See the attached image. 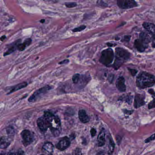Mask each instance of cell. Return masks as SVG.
<instances>
[{"label": "cell", "mask_w": 155, "mask_h": 155, "mask_svg": "<svg viewBox=\"0 0 155 155\" xmlns=\"http://www.w3.org/2000/svg\"><path fill=\"white\" fill-rule=\"evenodd\" d=\"M114 57V51L112 48H109L102 51L99 61L104 65L108 66L113 62Z\"/></svg>", "instance_id": "cell-4"}, {"label": "cell", "mask_w": 155, "mask_h": 155, "mask_svg": "<svg viewBox=\"0 0 155 155\" xmlns=\"http://www.w3.org/2000/svg\"><path fill=\"white\" fill-rule=\"evenodd\" d=\"M50 128L54 136H59L61 131V123L60 119L57 116L53 115L52 116Z\"/></svg>", "instance_id": "cell-6"}, {"label": "cell", "mask_w": 155, "mask_h": 155, "mask_svg": "<svg viewBox=\"0 0 155 155\" xmlns=\"http://www.w3.org/2000/svg\"><path fill=\"white\" fill-rule=\"evenodd\" d=\"M107 45L109 47H112V46H114V45H113L112 43H107Z\"/></svg>", "instance_id": "cell-41"}, {"label": "cell", "mask_w": 155, "mask_h": 155, "mask_svg": "<svg viewBox=\"0 0 155 155\" xmlns=\"http://www.w3.org/2000/svg\"><path fill=\"white\" fill-rule=\"evenodd\" d=\"M52 89V87L49 85L45 86L37 90L30 96L28 101L30 102H33L39 99L41 96L45 94L48 92Z\"/></svg>", "instance_id": "cell-5"}, {"label": "cell", "mask_w": 155, "mask_h": 155, "mask_svg": "<svg viewBox=\"0 0 155 155\" xmlns=\"http://www.w3.org/2000/svg\"><path fill=\"white\" fill-rule=\"evenodd\" d=\"M109 151L108 154L112 155L114 152V149L115 147V144L114 143L113 139L111 136H109Z\"/></svg>", "instance_id": "cell-21"}, {"label": "cell", "mask_w": 155, "mask_h": 155, "mask_svg": "<svg viewBox=\"0 0 155 155\" xmlns=\"http://www.w3.org/2000/svg\"><path fill=\"white\" fill-rule=\"evenodd\" d=\"M27 47L26 44L24 43H19L18 45H17V49L18 51H23Z\"/></svg>", "instance_id": "cell-26"}, {"label": "cell", "mask_w": 155, "mask_h": 155, "mask_svg": "<svg viewBox=\"0 0 155 155\" xmlns=\"http://www.w3.org/2000/svg\"><path fill=\"white\" fill-rule=\"evenodd\" d=\"M6 38V35H2V37H1V41H3Z\"/></svg>", "instance_id": "cell-40"}, {"label": "cell", "mask_w": 155, "mask_h": 155, "mask_svg": "<svg viewBox=\"0 0 155 155\" xmlns=\"http://www.w3.org/2000/svg\"><path fill=\"white\" fill-rule=\"evenodd\" d=\"M42 150L48 155H52L54 151V146L51 142H46L43 146Z\"/></svg>", "instance_id": "cell-14"}, {"label": "cell", "mask_w": 155, "mask_h": 155, "mask_svg": "<svg viewBox=\"0 0 155 155\" xmlns=\"http://www.w3.org/2000/svg\"><path fill=\"white\" fill-rule=\"evenodd\" d=\"M70 144L71 142L69 138L67 136H65L57 143L56 147L60 151H64L70 146Z\"/></svg>", "instance_id": "cell-10"}, {"label": "cell", "mask_w": 155, "mask_h": 155, "mask_svg": "<svg viewBox=\"0 0 155 155\" xmlns=\"http://www.w3.org/2000/svg\"><path fill=\"white\" fill-rule=\"evenodd\" d=\"M80 78H81V75L79 74H75L73 75L72 78V82L74 84H78L79 82L80 81Z\"/></svg>", "instance_id": "cell-23"}, {"label": "cell", "mask_w": 155, "mask_h": 155, "mask_svg": "<svg viewBox=\"0 0 155 155\" xmlns=\"http://www.w3.org/2000/svg\"><path fill=\"white\" fill-rule=\"evenodd\" d=\"M21 137L23 139V143L25 146L29 145L32 143L33 136L31 132L28 130H24L21 132Z\"/></svg>", "instance_id": "cell-9"}, {"label": "cell", "mask_w": 155, "mask_h": 155, "mask_svg": "<svg viewBox=\"0 0 155 155\" xmlns=\"http://www.w3.org/2000/svg\"><path fill=\"white\" fill-rule=\"evenodd\" d=\"M28 83L27 82H23L22 83H20L19 84L13 87H12L11 90H10L8 94L13 93V92H16L18 90H21V89L24 88L27 86Z\"/></svg>", "instance_id": "cell-20"}, {"label": "cell", "mask_w": 155, "mask_h": 155, "mask_svg": "<svg viewBox=\"0 0 155 155\" xmlns=\"http://www.w3.org/2000/svg\"><path fill=\"white\" fill-rule=\"evenodd\" d=\"M142 26L152 35V47L155 48V25L150 22H145L143 23Z\"/></svg>", "instance_id": "cell-8"}, {"label": "cell", "mask_w": 155, "mask_h": 155, "mask_svg": "<svg viewBox=\"0 0 155 155\" xmlns=\"http://www.w3.org/2000/svg\"><path fill=\"white\" fill-rule=\"evenodd\" d=\"M43 155V154H42V155Z\"/></svg>", "instance_id": "cell-43"}, {"label": "cell", "mask_w": 155, "mask_h": 155, "mask_svg": "<svg viewBox=\"0 0 155 155\" xmlns=\"http://www.w3.org/2000/svg\"><path fill=\"white\" fill-rule=\"evenodd\" d=\"M69 62V60L68 59H65V60L61 61L60 62H59V64H66Z\"/></svg>", "instance_id": "cell-35"}, {"label": "cell", "mask_w": 155, "mask_h": 155, "mask_svg": "<svg viewBox=\"0 0 155 155\" xmlns=\"http://www.w3.org/2000/svg\"><path fill=\"white\" fill-rule=\"evenodd\" d=\"M113 78H114V75H113L111 74L109 75L108 80L109 81V82L112 83L113 80Z\"/></svg>", "instance_id": "cell-37"}, {"label": "cell", "mask_w": 155, "mask_h": 155, "mask_svg": "<svg viewBox=\"0 0 155 155\" xmlns=\"http://www.w3.org/2000/svg\"><path fill=\"white\" fill-rule=\"evenodd\" d=\"M133 96L131 95H127L121 96L118 99V101H125L126 103L129 104H131L132 102Z\"/></svg>", "instance_id": "cell-22"}, {"label": "cell", "mask_w": 155, "mask_h": 155, "mask_svg": "<svg viewBox=\"0 0 155 155\" xmlns=\"http://www.w3.org/2000/svg\"><path fill=\"white\" fill-rule=\"evenodd\" d=\"M53 115L50 112H45L43 116L38 119L37 124L41 131H45L51 127V120Z\"/></svg>", "instance_id": "cell-3"}, {"label": "cell", "mask_w": 155, "mask_h": 155, "mask_svg": "<svg viewBox=\"0 0 155 155\" xmlns=\"http://www.w3.org/2000/svg\"><path fill=\"white\" fill-rule=\"evenodd\" d=\"M78 116L79 119L82 123H88L89 122V117L84 110H80L79 111Z\"/></svg>", "instance_id": "cell-16"}, {"label": "cell", "mask_w": 155, "mask_h": 155, "mask_svg": "<svg viewBox=\"0 0 155 155\" xmlns=\"http://www.w3.org/2000/svg\"><path fill=\"white\" fill-rule=\"evenodd\" d=\"M65 5L67 8H71L77 7V4L75 2H67H67L65 3Z\"/></svg>", "instance_id": "cell-27"}, {"label": "cell", "mask_w": 155, "mask_h": 155, "mask_svg": "<svg viewBox=\"0 0 155 155\" xmlns=\"http://www.w3.org/2000/svg\"><path fill=\"white\" fill-rule=\"evenodd\" d=\"M123 112L126 115H131L132 113H133V110H127V109H124L123 110Z\"/></svg>", "instance_id": "cell-33"}, {"label": "cell", "mask_w": 155, "mask_h": 155, "mask_svg": "<svg viewBox=\"0 0 155 155\" xmlns=\"http://www.w3.org/2000/svg\"><path fill=\"white\" fill-rule=\"evenodd\" d=\"M117 4L120 8L123 9H130L138 6L137 2L133 0H118Z\"/></svg>", "instance_id": "cell-7"}, {"label": "cell", "mask_w": 155, "mask_h": 155, "mask_svg": "<svg viewBox=\"0 0 155 155\" xmlns=\"http://www.w3.org/2000/svg\"><path fill=\"white\" fill-rule=\"evenodd\" d=\"M148 107L149 109L155 108V99H154L152 101H151V102L149 103Z\"/></svg>", "instance_id": "cell-29"}, {"label": "cell", "mask_w": 155, "mask_h": 155, "mask_svg": "<svg viewBox=\"0 0 155 155\" xmlns=\"http://www.w3.org/2000/svg\"><path fill=\"white\" fill-rule=\"evenodd\" d=\"M96 131L95 129L92 128L91 130V135H92V137L95 136L96 135Z\"/></svg>", "instance_id": "cell-34"}, {"label": "cell", "mask_w": 155, "mask_h": 155, "mask_svg": "<svg viewBox=\"0 0 155 155\" xmlns=\"http://www.w3.org/2000/svg\"><path fill=\"white\" fill-rule=\"evenodd\" d=\"M131 57V53L127 50L121 47L116 49L115 60L112 67L115 70H118L123 64L126 61Z\"/></svg>", "instance_id": "cell-2"}, {"label": "cell", "mask_w": 155, "mask_h": 155, "mask_svg": "<svg viewBox=\"0 0 155 155\" xmlns=\"http://www.w3.org/2000/svg\"><path fill=\"white\" fill-rule=\"evenodd\" d=\"M148 45L144 43L141 39H138L134 41V47L139 52H142L147 48Z\"/></svg>", "instance_id": "cell-12"}, {"label": "cell", "mask_w": 155, "mask_h": 155, "mask_svg": "<svg viewBox=\"0 0 155 155\" xmlns=\"http://www.w3.org/2000/svg\"><path fill=\"white\" fill-rule=\"evenodd\" d=\"M128 70L130 71V72H131V74H132V75L133 77L135 76V75H136V74H137V73H138V70H136V69L128 68Z\"/></svg>", "instance_id": "cell-30"}, {"label": "cell", "mask_w": 155, "mask_h": 155, "mask_svg": "<svg viewBox=\"0 0 155 155\" xmlns=\"http://www.w3.org/2000/svg\"><path fill=\"white\" fill-rule=\"evenodd\" d=\"M136 84L140 89L152 87L155 84V76L148 72L142 71L136 77Z\"/></svg>", "instance_id": "cell-1"}, {"label": "cell", "mask_w": 155, "mask_h": 155, "mask_svg": "<svg viewBox=\"0 0 155 155\" xmlns=\"http://www.w3.org/2000/svg\"><path fill=\"white\" fill-rule=\"evenodd\" d=\"M32 42V40L31 38H27V39L25 40L24 41V43L26 44V46L27 47H28L29 45H31V44Z\"/></svg>", "instance_id": "cell-32"}, {"label": "cell", "mask_w": 155, "mask_h": 155, "mask_svg": "<svg viewBox=\"0 0 155 155\" xmlns=\"http://www.w3.org/2000/svg\"><path fill=\"white\" fill-rule=\"evenodd\" d=\"M40 22L41 23H44L45 21V20L44 19H41V20H40Z\"/></svg>", "instance_id": "cell-42"}, {"label": "cell", "mask_w": 155, "mask_h": 155, "mask_svg": "<svg viewBox=\"0 0 155 155\" xmlns=\"http://www.w3.org/2000/svg\"><path fill=\"white\" fill-rule=\"evenodd\" d=\"M130 38H131V36H130V35H125V36H124V38H123V41H130Z\"/></svg>", "instance_id": "cell-36"}, {"label": "cell", "mask_w": 155, "mask_h": 155, "mask_svg": "<svg viewBox=\"0 0 155 155\" xmlns=\"http://www.w3.org/2000/svg\"><path fill=\"white\" fill-rule=\"evenodd\" d=\"M116 86L121 92H125L126 91L125 80L123 77H120L116 81Z\"/></svg>", "instance_id": "cell-13"}, {"label": "cell", "mask_w": 155, "mask_h": 155, "mask_svg": "<svg viewBox=\"0 0 155 155\" xmlns=\"http://www.w3.org/2000/svg\"><path fill=\"white\" fill-rule=\"evenodd\" d=\"M148 92L150 94L152 95L155 96V92L153 89H149V90H148Z\"/></svg>", "instance_id": "cell-39"}, {"label": "cell", "mask_w": 155, "mask_h": 155, "mask_svg": "<svg viewBox=\"0 0 155 155\" xmlns=\"http://www.w3.org/2000/svg\"><path fill=\"white\" fill-rule=\"evenodd\" d=\"M98 146H102L106 143V133L104 129H102L98 138Z\"/></svg>", "instance_id": "cell-15"}, {"label": "cell", "mask_w": 155, "mask_h": 155, "mask_svg": "<svg viewBox=\"0 0 155 155\" xmlns=\"http://www.w3.org/2000/svg\"><path fill=\"white\" fill-rule=\"evenodd\" d=\"M20 42H21V40L19 39V40H17V41H15L14 43L11 44V47H9L7 51L4 53V56L5 57L13 53L17 48V45L19 43H20Z\"/></svg>", "instance_id": "cell-17"}, {"label": "cell", "mask_w": 155, "mask_h": 155, "mask_svg": "<svg viewBox=\"0 0 155 155\" xmlns=\"http://www.w3.org/2000/svg\"><path fill=\"white\" fill-rule=\"evenodd\" d=\"M86 28V26L85 25H82L80 27H78L75 28L74 29H73L72 31L73 32H80V31H82L83 30H85Z\"/></svg>", "instance_id": "cell-25"}, {"label": "cell", "mask_w": 155, "mask_h": 155, "mask_svg": "<svg viewBox=\"0 0 155 155\" xmlns=\"http://www.w3.org/2000/svg\"><path fill=\"white\" fill-rule=\"evenodd\" d=\"M24 152L22 150H17V151L11 152L7 154V155H24Z\"/></svg>", "instance_id": "cell-24"}, {"label": "cell", "mask_w": 155, "mask_h": 155, "mask_svg": "<svg viewBox=\"0 0 155 155\" xmlns=\"http://www.w3.org/2000/svg\"><path fill=\"white\" fill-rule=\"evenodd\" d=\"M140 39L145 43L146 44L148 45L150 42L152 41V38L150 37L148 34L145 32H142L140 34Z\"/></svg>", "instance_id": "cell-19"}, {"label": "cell", "mask_w": 155, "mask_h": 155, "mask_svg": "<svg viewBox=\"0 0 155 155\" xmlns=\"http://www.w3.org/2000/svg\"><path fill=\"white\" fill-rule=\"evenodd\" d=\"M145 96L143 95L138 94L134 98V106L135 108H138L145 104Z\"/></svg>", "instance_id": "cell-11"}, {"label": "cell", "mask_w": 155, "mask_h": 155, "mask_svg": "<svg viewBox=\"0 0 155 155\" xmlns=\"http://www.w3.org/2000/svg\"><path fill=\"white\" fill-rule=\"evenodd\" d=\"M73 155H82L81 150L79 148L76 149L73 152Z\"/></svg>", "instance_id": "cell-31"}, {"label": "cell", "mask_w": 155, "mask_h": 155, "mask_svg": "<svg viewBox=\"0 0 155 155\" xmlns=\"http://www.w3.org/2000/svg\"><path fill=\"white\" fill-rule=\"evenodd\" d=\"M11 140L10 138L6 136H2L1 139V145L0 147L1 149H5L10 145Z\"/></svg>", "instance_id": "cell-18"}, {"label": "cell", "mask_w": 155, "mask_h": 155, "mask_svg": "<svg viewBox=\"0 0 155 155\" xmlns=\"http://www.w3.org/2000/svg\"><path fill=\"white\" fill-rule=\"evenodd\" d=\"M121 141H122V138L121 136H116V142H117L118 144L119 145L121 143Z\"/></svg>", "instance_id": "cell-38"}, {"label": "cell", "mask_w": 155, "mask_h": 155, "mask_svg": "<svg viewBox=\"0 0 155 155\" xmlns=\"http://www.w3.org/2000/svg\"><path fill=\"white\" fill-rule=\"evenodd\" d=\"M154 140H155V133L153 134V135H152V136L149 137L148 138L146 139L145 140V142L146 143H148L149 142L153 141Z\"/></svg>", "instance_id": "cell-28"}]
</instances>
